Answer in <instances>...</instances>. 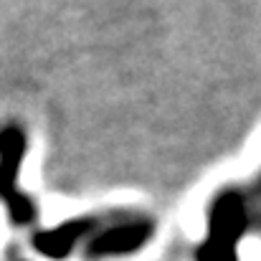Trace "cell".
<instances>
[{"instance_id": "cell-1", "label": "cell", "mask_w": 261, "mask_h": 261, "mask_svg": "<svg viewBox=\"0 0 261 261\" xmlns=\"http://www.w3.org/2000/svg\"><path fill=\"white\" fill-rule=\"evenodd\" d=\"M23 147H25V137L18 127H5L0 132V198L8 203L10 216L18 223H25L33 216L31 203L20 193H15V188H13V177L18 173Z\"/></svg>"}]
</instances>
